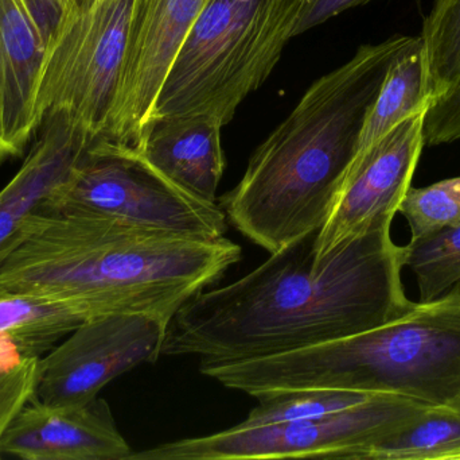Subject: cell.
Returning <instances> with one entry per match:
<instances>
[{"label": "cell", "mask_w": 460, "mask_h": 460, "mask_svg": "<svg viewBox=\"0 0 460 460\" xmlns=\"http://www.w3.org/2000/svg\"><path fill=\"white\" fill-rule=\"evenodd\" d=\"M394 218L316 258L318 231L270 254L224 288L201 291L167 324L162 356L232 364L303 350L402 318L405 246L391 238Z\"/></svg>", "instance_id": "6da1fadb"}, {"label": "cell", "mask_w": 460, "mask_h": 460, "mask_svg": "<svg viewBox=\"0 0 460 460\" xmlns=\"http://www.w3.org/2000/svg\"><path fill=\"white\" fill-rule=\"evenodd\" d=\"M241 254L226 237L191 239L45 210L0 266V294L70 300L92 318L142 313L170 321L240 262Z\"/></svg>", "instance_id": "7a4b0ae2"}, {"label": "cell", "mask_w": 460, "mask_h": 460, "mask_svg": "<svg viewBox=\"0 0 460 460\" xmlns=\"http://www.w3.org/2000/svg\"><path fill=\"white\" fill-rule=\"evenodd\" d=\"M412 38L362 45L307 89L218 203L237 231L273 254L322 229L389 68Z\"/></svg>", "instance_id": "3957f363"}, {"label": "cell", "mask_w": 460, "mask_h": 460, "mask_svg": "<svg viewBox=\"0 0 460 460\" xmlns=\"http://www.w3.org/2000/svg\"><path fill=\"white\" fill-rule=\"evenodd\" d=\"M199 372L252 397L279 389H343L460 413V281L376 329L267 358L199 364Z\"/></svg>", "instance_id": "277c9868"}, {"label": "cell", "mask_w": 460, "mask_h": 460, "mask_svg": "<svg viewBox=\"0 0 460 460\" xmlns=\"http://www.w3.org/2000/svg\"><path fill=\"white\" fill-rule=\"evenodd\" d=\"M295 5L296 0H210L183 38L151 116L205 115L230 123L280 59L292 38Z\"/></svg>", "instance_id": "5b68a950"}, {"label": "cell", "mask_w": 460, "mask_h": 460, "mask_svg": "<svg viewBox=\"0 0 460 460\" xmlns=\"http://www.w3.org/2000/svg\"><path fill=\"white\" fill-rule=\"evenodd\" d=\"M134 0H88L46 45L35 89L37 129L62 116L99 140L110 118L126 61Z\"/></svg>", "instance_id": "8992f818"}, {"label": "cell", "mask_w": 460, "mask_h": 460, "mask_svg": "<svg viewBox=\"0 0 460 460\" xmlns=\"http://www.w3.org/2000/svg\"><path fill=\"white\" fill-rule=\"evenodd\" d=\"M46 210L202 240L226 237L229 223L218 203L194 199L132 149L108 143L91 146L86 158L51 194Z\"/></svg>", "instance_id": "52a82bcc"}, {"label": "cell", "mask_w": 460, "mask_h": 460, "mask_svg": "<svg viewBox=\"0 0 460 460\" xmlns=\"http://www.w3.org/2000/svg\"><path fill=\"white\" fill-rule=\"evenodd\" d=\"M434 408L405 397L376 394L323 418L262 427L234 426L208 437L164 443L129 460L348 459L383 442Z\"/></svg>", "instance_id": "ba28073f"}, {"label": "cell", "mask_w": 460, "mask_h": 460, "mask_svg": "<svg viewBox=\"0 0 460 460\" xmlns=\"http://www.w3.org/2000/svg\"><path fill=\"white\" fill-rule=\"evenodd\" d=\"M167 324L142 313L89 319L40 359L32 400L46 407L88 404L111 381L158 361Z\"/></svg>", "instance_id": "9c48e42d"}, {"label": "cell", "mask_w": 460, "mask_h": 460, "mask_svg": "<svg viewBox=\"0 0 460 460\" xmlns=\"http://www.w3.org/2000/svg\"><path fill=\"white\" fill-rule=\"evenodd\" d=\"M426 113L405 119L354 157L329 218L316 234V258L399 212L424 148Z\"/></svg>", "instance_id": "30bf717a"}, {"label": "cell", "mask_w": 460, "mask_h": 460, "mask_svg": "<svg viewBox=\"0 0 460 460\" xmlns=\"http://www.w3.org/2000/svg\"><path fill=\"white\" fill-rule=\"evenodd\" d=\"M210 0H134L126 61L104 131L93 143L137 149L167 70Z\"/></svg>", "instance_id": "8fae6325"}, {"label": "cell", "mask_w": 460, "mask_h": 460, "mask_svg": "<svg viewBox=\"0 0 460 460\" xmlns=\"http://www.w3.org/2000/svg\"><path fill=\"white\" fill-rule=\"evenodd\" d=\"M0 453L26 460H129L134 454L100 397L66 408L31 400L3 435Z\"/></svg>", "instance_id": "7c38bea8"}, {"label": "cell", "mask_w": 460, "mask_h": 460, "mask_svg": "<svg viewBox=\"0 0 460 460\" xmlns=\"http://www.w3.org/2000/svg\"><path fill=\"white\" fill-rule=\"evenodd\" d=\"M92 140L62 116L48 118L10 183L0 191V266L23 242L51 194L86 158Z\"/></svg>", "instance_id": "4fadbf2b"}, {"label": "cell", "mask_w": 460, "mask_h": 460, "mask_svg": "<svg viewBox=\"0 0 460 460\" xmlns=\"http://www.w3.org/2000/svg\"><path fill=\"white\" fill-rule=\"evenodd\" d=\"M223 127L205 115L151 116L134 151L181 191L216 204L226 169Z\"/></svg>", "instance_id": "5bb4252c"}, {"label": "cell", "mask_w": 460, "mask_h": 460, "mask_svg": "<svg viewBox=\"0 0 460 460\" xmlns=\"http://www.w3.org/2000/svg\"><path fill=\"white\" fill-rule=\"evenodd\" d=\"M45 49L24 0H0V164L21 156L38 132L35 89Z\"/></svg>", "instance_id": "9a60e30c"}, {"label": "cell", "mask_w": 460, "mask_h": 460, "mask_svg": "<svg viewBox=\"0 0 460 460\" xmlns=\"http://www.w3.org/2000/svg\"><path fill=\"white\" fill-rule=\"evenodd\" d=\"M432 102L434 95L426 46L420 34L413 35L412 41L389 68L380 94L365 122L356 156L405 119L429 110Z\"/></svg>", "instance_id": "2e32d148"}, {"label": "cell", "mask_w": 460, "mask_h": 460, "mask_svg": "<svg viewBox=\"0 0 460 460\" xmlns=\"http://www.w3.org/2000/svg\"><path fill=\"white\" fill-rule=\"evenodd\" d=\"M89 319L91 312L70 300L0 294V337L15 340L31 358H42Z\"/></svg>", "instance_id": "e0dca14e"}, {"label": "cell", "mask_w": 460, "mask_h": 460, "mask_svg": "<svg viewBox=\"0 0 460 460\" xmlns=\"http://www.w3.org/2000/svg\"><path fill=\"white\" fill-rule=\"evenodd\" d=\"M357 460H460V413L431 410Z\"/></svg>", "instance_id": "ac0fdd59"}, {"label": "cell", "mask_w": 460, "mask_h": 460, "mask_svg": "<svg viewBox=\"0 0 460 460\" xmlns=\"http://www.w3.org/2000/svg\"><path fill=\"white\" fill-rule=\"evenodd\" d=\"M376 394L332 388L279 389L254 394L257 405L240 427H262L323 418L369 401Z\"/></svg>", "instance_id": "d6986e66"}, {"label": "cell", "mask_w": 460, "mask_h": 460, "mask_svg": "<svg viewBox=\"0 0 460 460\" xmlns=\"http://www.w3.org/2000/svg\"><path fill=\"white\" fill-rule=\"evenodd\" d=\"M405 266L416 275L420 302H431L460 281V223L411 239Z\"/></svg>", "instance_id": "ffe728a7"}, {"label": "cell", "mask_w": 460, "mask_h": 460, "mask_svg": "<svg viewBox=\"0 0 460 460\" xmlns=\"http://www.w3.org/2000/svg\"><path fill=\"white\" fill-rule=\"evenodd\" d=\"M420 35L435 102L460 81V0H435Z\"/></svg>", "instance_id": "44dd1931"}, {"label": "cell", "mask_w": 460, "mask_h": 460, "mask_svg": "<svg viewBox=\"0 0 460 460\" xmlns=\"http://www.w3.org/2000/svg\"><path fill=\"white\" fill-rule=\"evenodd\" d=\"M399 212L407 219L412 239L460 223V177L439 181L426 188L411 186Z\"/></svg>", "instance_id": "7402d4cb"}, {"label": "cell", "mask_w": 460, "mask_h": 460, "mask_svg": "<svg viewBox=\"0 0 460 460\" xmlns=\"http://www.w3.org/2000/svg\"><path fill=\"white\" fill-rule=\"evenodd\" d=\"M40 359H29L13 369L0 373V443L11 421L34 399Z\"/></svg>", "instance_id": "603a6c76"}, {"label": "cell", "mask_w": 460, "mask_h": 460, "mask_svg": "<svg viewBox=\"0 0 460 460\" xmlns=\"http://www.w3.org/2000/svg\"><path fill=\"white\" fill-rule=\"evenodd\" d=\"M460 140V81L450 92L435 100L426 113L424 146H440Z\"/></svg>", "instance_id": "cb8c5ba5"}, {"label": "cell", "mask_w": 460, "mask_h": 460, "mask_svg": "<svg viewBox=\"0 0 460 460\" xmlns=\"http://www.w3.org/2000/svg\"><path fill=\"white\" fill-rule=\"evenodd\" d=\"M372 0H296L292 37L303 34L313 27L345 13L346 10L367 5ZM420 3V0H418Z\"/></svg>", "instance_id": "d4e9b609"}, {"label": "cell", "mask_w": 460, "mask_h": 460, "mask_svg": "<svg viewBox=\"0 0 460 460\" xmlns=\"http://www.w3.org/2000/svg\"><path fill=\"white\" fill-rule=\"evenodd\" d=\"M88 0H24L34 18L45 45H48L62 22Z\"/></svg>", "instance_id": "484cf974"}]
</instances>
